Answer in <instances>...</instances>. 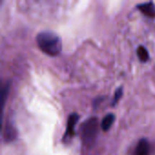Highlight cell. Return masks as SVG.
Instances as JSON below:
<instances>
[{"mask_svg":"<svg viewBox=\"0 0 155 155\" xmlns=\"http://www.w3.org/2000/svg\"><path fill=\"white\" fill-rule=\"evenodd\" d=\"M36 43L42 52L50 56H56L62 51V40L58 35L51 31H44L37 35Z\"/></svg>","mask_w":155,"mask_h":155,"instance_id":"cell-1","label":"cell"},{"mask_svg":"<svg viewBox=\"0 0 155 155\" xmlns=\"http://www.w3.org/2000/svg\"><path fill=\"white\" fill-rule=\"evenodd\" d=\"M98 119L92 117L85 121L81 126V137L84 144L87 147H90L95 142V139L98 135Z\"/></svg>","mask_w":155,"mask_h":155,"instance_id":"cell-2","label":"cell"},{"mask_svg":"<svg viewBox=\"0 0 155 155\" xmlns=\"http://www.w3.org/2000/svg\"><path fill=\"white\" fill-rule=\"evenodd\" d=\"M79 120V115L75 113L71 114L68 117L67 120V125H66V131L63 136V143L64 144H68L70 143V142L73 140V138L75 135V126L76 124Z\"/></svg>","mask_w":155,"mask_h":155,"instance_id":"cell-3","label":"cell"},{"mask_svg":"<svg viewBox=\"0 0 155 155\" xmlns=\"http://www.w3.org/2000/svg\"><path fill=\"white\" fill-rule=\"evenodd\" d=\"M151 144L147 139L143 138L139 141L133 155H150Z\"/></svg>","mask_w":155,"mask_h":155,"instance_id":"cell-4","label":"cell"},{"mask_svg":"<svg viewBox=\"0 0 155 155\" xmlns=\"http://www.w3.org/2000/svg\"><path fill=\"white\" fill-rule=\"evenodd\" d=\"M137 8L144 15H146L150 18L155 17V5L153 2H148V3H143V4L138 5Z\"/></svg>","mask_w":155,"mask_h":155,"instance_id":"cell-5","label":"cell"},{"mask_svg":"<svg viewBox=\"0 0 155 155\" xmlns=\"http://www.w3.org/2000/svg\"><path fill=\"white\" fill-rule=\"evenodd\" d=\"M17 133L14 125H12L10 123H7L5 124V128L4 131V140L5 143H11L14 140L16 139Z\"/></svg>","mask_w":155,"mask_h":155,"instance_id":"cell-6","label":"cell"},{"mask_svg":"<svg viewBox=\"0 0 155 155\" xmlns=\"http://www.w3.org/2000/svg\"><path fill=\"white\" fill-rule=\"evenodd\" d=\"M114 121H115V116H114V114H107V115L103 119V121H102V124H101L102 129H103L104 132L108 131V130L112 127V125L114 124Z\"/></svg>","mask_w":155,"mask_h":155,"instance_id":"cell-7","label":"cell"},{"mask_svg":"<svg viewBox=\"0 0 155 155\" xmlns=\"http://www.w3.org/2000/svg\"><path fill=\"white\" fill-rule=\"evenodd\" d=\"M137 54L139 56L140 61L143 62V63L147 62L149 60V58H150V55H149V53H148L147 49L144 46H143V45H141V46L138 47V49H137Z\"/></svg>","mask_w":155,"mask_h":155,"instance_id":"cell-8","label":"cell"},{"mask_svg":"<svg viewBox=\"0 0 155 155\" xmlns=\"http://www.w3.org/2000/svg\"><path fill=\"white\" fill-rule=\"evenodd\" d=\"M122 96H123V88H122V87H120V88H118V89L115 91V94H114V100H113V104H112V105H113V106H114V105L118 103L119 99H120Z\"/></svg>","mask_w":155,"mask_h":155,"instance_id":"cell-9","label":"cell"}]
</instances>
